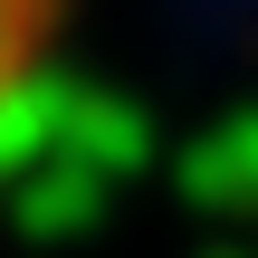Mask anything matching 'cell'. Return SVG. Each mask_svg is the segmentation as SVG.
Masks as SVG:
<instances>
[{
  "label": "cell",
  "mask_w": 258,
  "mask_h": 258,
  "mask_svg": "<svg viewBox=\"0 0 258 258\" xmlns=\"http://www.w3.org/2000/svg\"><path fill=\"white\" fill-rule=\"evenodd\" d=\"M38 29H48V0H0V105H10V86H19V67H29V48H38Z\"/></svg>",
  "instance_id": "obj_1"
}]
</instances>
